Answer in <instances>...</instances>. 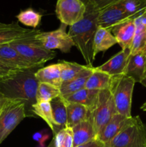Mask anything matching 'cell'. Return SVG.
<instances>
[{
    "label": "cell",
    "mask_w": 146,
    "mask_h": 147,
    "mask_svg": "<svg viewBox=\"0 0 146 147\" xmlns=\"http://www.w3.org/2000/svg\"><path fill=\"white\" fill-rule=\"evenodd\" d=\"M72 131L74 147L88 143L97 139L95 130L91 119H87L71 128Z\"/></svg>",
    "instance_id": "cell-17"
},
{
    "label": "cell",
    "mask_w": 146,
    "mask_h": 147,
    "mask_svg": "<svg viewBox=\"0 0 146 147\" xmlns=\"http://www.w3.org/2000/svg\"><path fill=\"white\" fill-rule=\"evenodd\" d=\"M93 67L87 66L82 72L73 78L68 81L63 82L60 88V93L62 96H67L73 93L78 91L79 90L84 88L87 79L92 72Z\"/></svg>",
    "instance_id": "cell-18"
},
{
    "label": "cell",
    "mask_w": 146,
    "mask_h": 147,
    "mask_svg": "<svg viewBox=\"0 0 146 147\" xmlns=\"http://www.w3.org/2000/svg\"><path fill=\"white\" fill-rule=\"evenodd\" d=\"M119 2L127 15L132 19L135 18L146 10L145 0H120Z\"/></svg>",
    "instance_id": "cell-29"
},
{
    "label": "cell",
    "mask_w": 146,
    "mask_h": 147,
    "mask_svg": "<svg viewBox=\"0 0 146 147\" xmlns=\"http://www.w3.org/2000/svg\"><path fill=\"white\" fill-rule=\"evenodd\" d=\"M58 65L60 66L62 83L72 79L87 67V65H82L74 62H69L66 60H60Z\"/></svg>",
    "instance_id": "cell-26"
},
{
    "label": "cell",
    "mask_w": 146,
    "mask_h": 147,
    "mask_svg": "<svg viewBox=\"0 0 146 147\" xmlns=\"http://www.w3.org/2000/svg\"><path fill=\"white\" fill-rule=\"evenodd\" d=\"M112 76L93 67L92 72L87 79L84 88L89 90H109Z\"/></svg>",
    "instance_id": "cell-22"
},
{
    "label": "cell",
    "mask_w": 146,
    "mask_h": 147,
    "mask_svg": "<svg viewBox=\"0 0 146 147\" xmlns=\"http://www.w3.org/2000/svg\"><path fill=\"white\" fill-rule=\"evenodd\" d=\"M18 72L19 70L12 68L0 61V80L14 76Z\"/></svg>",
    "instance_id": "cell-33"
},
{
    "label": "cell",
    "mask_w": 146,
    "mask_h": 147,
    "mask_svg": "<svg viewBox=\"0 0 146 147\" xmlns=\"http://www.w3.org/2000/svg\"><path fill=\"white\" fill-rule=\"evenodd\" d=\"M130 55V48L124 49L107 60L104 64L96 68L104 72L111 76L125 74L129 57Z\"/></svg>",
    "instance_id": "cell-14"
},
{
    "label": "cell",
    "mask_w": 146,
    "mask_h": 147,
    "mask_svg": "<svg viewBox=\"0 0 146 147\" xmlns=\"http://www.w3.org/2000/svg\"><path fill=\"white\" fill-rule=\"evenodd\" d=\"M99 10L94 9L91 4H87L84 17L78 22L70 26L68 34L74 42L87 66L93 67L95 57L93 54V42L97 29V17Z\"/></svg>",
    "instance_id": "cell-2"
},
{
    "label": "cell",
    "mask_w": 146,
    "mask_h": 147,
    "mask_svg": "<svg viewBox=\"0 0 146 147\" xmlns=\"http://www.w3.org/2000/svg\"><path fill=\"white\" fill-rule=\"evenodd\" d=\"M104 147H111V146H109V145H106V146H104Z\"/></svg>",
    "instance_id": "cell-41"
},
{
    "label": "cell",
    "mask_w": 146,
    "mask_h": 147,
    "mask_svg": "<svg viewBox=\"0 0 146 147\" xmlns=\"http://www.w3.org/2000/svg\"><path fill=\"white\" fill-rule=\"evenodd\" d=\"M117 113L110 90H100L95 103L90 110V119L94 126L97 137L103 127Z\"/></svg>",
    "instance_id": "cell-7"
},
{
    "label": "cell",
    "mask_w": 146,
    "mask_h": 147,
    "mask_svg": "<svg viewBox=\"0 0 146 147\" xmlns=\"http://www.w3.org/2000/svg\"><path fill=\"white\" fill-rule=\"evenodd\" d=\"M99 91L100 90H89V89L84 88L79 90L78 91L72 93L69 96H64V97L62 96V98L68 102L77 103L83 105L88 108L90 111L95 103Z\"/></svg>",
    "instance_id": "cell-23"
},
{
    "label": "cell",
    "mask_w": 146,
    "mask_h": 147,
    "mask_svg": "<svg viewBox=\"0 0 146 147\" xmlns=\"http://www.w3.org/2000/svg\"><path fill=\"white\" fill-rule=\"evenodd\" d=\"M120 0H89L88 4H91L97 10H102V9L117 2Z\"/></svg>",
    "instance_id": "cell-32"
},
{
    "label": "cell",
    "mask_w": 146,
    "mask_h": 147,
    "mask_svg": "<svg viewBox=\"0 0 146 147\" xmlns=\"http://www.w3.org/2000/svg\"><path fill=\"white\" fill-rule=\"evenodd\" d=\"M129 19L132 18L127 15L120 2L117 1L99 11L97 26L111 31L116 25Z\"/></svg>",
    "instance_id": "cell-10"
},
{
    "label": "cell",
    "mask_w": 146,
    "mask_h": 147,
    "mask_svg": "<svg viewBox=\"0 0 146 147\" xmlns=\"http://www.w3.org/2000/svg\"><path fill=\"white\" fill-rule=\"evenodd\" d=\"M41 32L36 29H27L21 27L17 22L10 24L0 23V46L9 44L19 39L35 34Z\"/></svg>",
    "instance_id": "cell-13"
},
{
    "label": "cell",
    "mask_w": 146,
    "mask_h": 147,
    "mask_svg": "<svg viewBox=\"0 0 146 147\" xmlns=\"http://www.w3.org/2000/svg\"><path fill=\"white\" fill-rule=\"evenodd\" d=\"M133 117H126L117 113L111 118L107 124L103 127L97 139L105 145L110 142L133 120Z\"/></svg>",
    "instance_id": "cell-12"
},
{
    "label": "cell",
    "mask_w": 146,
    "mask_h": 147,
    "mask_svg": "<svg viewBox=\"0 0 146 147\" xmlns=\"http://www.w3.org/2000/svg\"><path fill=\"white\" fill-rule=\"evenodd\" d=\"M116 44H117V40L110 30L97 27L93 42L94 57H95L99 53L106 51Z\"/></svg>",
    "instance_id": "cell-20"
},
{
    "label": "cell",
    "mask_w": 146,
    "mask_h": 147,
    "mask_svg": "<svg viewBox=\"0 0 146 147\" xmlns=\"http://www.w3.org/2000/svg\"><path fill=\"white\" fill-rule=\"evenodd\" d=\"M16 17L21 24L35 29L41 22L42 15L40 13L34 11L33 9L28 8L20 11Z\"/></svg>",
    "instance_id": "cell-30"
},
{
    "label": "cell",
    "mask_w": 146,
    "mask_h": 147,
    "mask_svg": "<svg viewBox=\"0 0 146 147\" xmlns=\"http://www.w3.org/2000/svg\"><path fill=\"white\" fill-rule=\"evenodd\" d=\"M53 139L55 147H74L72 131L69 127L63 128L59 131Z\"/></svg>",
    "instance_id": "cell-31"
},
{
    "label": "cell",
    "mask_w": 146,
    "mask_h": 147,
    "mask_svg": "<svg viewBox=\"0 0 146 147\" xmlns=\"http://www.w3.org/2000/svg\"><path fill=\"white\" fill-rule=\"evenodd\" d=\"M86 9L81 0H57L55 12L62 24L71 26L84 17Z\"/></svg>",
    "instance_id": "cell-9"
},
{
    "label": "cell",
    "mask_w": 146,
    "mask_h": 147,
    "mask_svg": "<svg viewBox=\"0 0 146 147\" xmlns=\"http://www.w3.org/2000/svg\"><path fill=\"white\" fill-rule=\"evenodd\" d=\"M47 147H55V145H54V139H53L51 141V142H50V144L48 145V146H47Z\"/></svg>",
    "instance_id": "cell-37"
},
{
    "label": "cell",
    "mask_w": 146,
    "mask_h": 147,
    "mask_svg": "<svg viewBox=\"0 0 146 147\" xmlns=\"http://www.w3.org/2000/svg\"><path fill=\"white\" fill-rule=\"evenodd\" d=\"M0 61L19 71L42 67L27 61L9 44L0 46Z\"/></svg>",
    "instance_id": "cell-11"
},
{
    "label": "cell",
    "mask_w": 146,
    "mask_h": 147,
    "mask_svg": "<svg viewBox=\"0 0 146 147\" xmlns=\"http://www.w3.org/2000/svg\"><path fill=\"white\" fill-rule=\"evenodd\" d=\"M66 27L67 25L62 24L57 30L45 32H40L36 35V37L47 50L57 49L62 53H70L74 44L68 32H66Z\"/></svg>",
    "instance_id": "cell-8"
},
{
    "label": "cell",
    "mask_w": 146,
    "mask_h": 147,
    "mask_svg": "<svg viewBox=\"0 0 146 147\" xmlns=\"http://www.w3.org/2000/svg\"><path fill=\"white\" fill-rule=\"evenodd\" d=\"M50 103L52 106L53 117L58 129L60 131L63 128L67 127V113L64 99L60 96L52 100Z\"/></svg>",
    "instance_id": "cell-25"
},
{
    "label": "cell",
    "mask_w": 146,
    "mask_h": 147,
    "mask_svg": "<svg viewBox=\"0 0 146 147\" xmlns=\"http://www.w3.org/2000/svg\"><path fill=\"white\" fill-rule=\"evenodd\" d=\"M65 103L67 113V127L71 129L80 122L90 119V111L87 107L80 103L67 100H65Z\"/></svg>",
    "instance_id": "cell-19"
},
{
    "label": "cell",
    "mask_w": 146,
    "mask_h": 147,
    "mask_svg": "<svg viewBox=\"0 0 146 147\" xmlns=\"http://www.w3.org/2000/svg\"><path fill=\"white\" fill-rule=\"evenodd\" d=\"M4 98H5V97H4V96H3V95L1 94V93H0V103H1V102L2 101V100H3V99H4Z\"/></svg>",
    "instance_id": "cell-39"
},
{
    "label": "cell",
    "mask_w": 146,
    "mask_h": 147,
    "mask_svg": "<svg viewBox=\"0 0 146 147\" xmlns=\"http://www.w3.org/2000/svg\"><path fill=\"white\" fill-rule=\"evenodd\" d=\"M111 147H146V124L140 116H134L109 144Z\"/></svg>",
    "instance_id": "cell-6"
},
{
    "label": "cell",
    "mask_w": 146,
    "mask_h": 147,
    "mask_svg": "<svg viewBox=\"0 0 146 147\" xmlns=\"http://www.w3.org/2000/svg\"><path fill=\"white\" fill-rule=\"evenodd\" d=\"M146 71V52L130 54L125 75L135 83H141Z\"/></svg>",
    "instance_id": "cell-16"
},
{
    "label": "cell",
    "mask_w": 146,
    "mask_h": 147,
    "mask_svg": "<svg viewBox=\"0 0 146 147\" xmlns=\"http://www.w3.org/2000/svg\"><path fill=\"white\" fill-rule=\"evenodd\" d=\"M61 96L59 88L45 83H39L37 90V102H50Z\"/></svg>",
    "instance_id": "cell-27"
},
{
    "label": "cell",
    "mask_w": 146,
    "mask_h": 147,
    "mask_svg": "<svg viewBox=\"0 0 146 147\" xmlns=\"http://www.w3.org/2000/svg\"><path fill=\"white\" fill-rule=\"evenodd\" d=\"M32 113L34 116H39L47 123L54 136L60 131L53 117L50 102H37L32 106Z\"/></svg>",
    "instance_id": "cell-24"
},
{
    "label": "cell",
    "mask_w": 146,
    "mask_h": 147,
    "mask_svg": "<svg viewBox=\"0 0 146 147\" xmlns=\"http://www.w3.org/2000/svg\"><path fill=\"white\" fill-rule=\"evenodd\" d=\"M32 138L34 140L36 141V142H40V144H42L43 142H45V141L48 139L49 135L47 134L44 131H42L36 132V133L32 136Z\"/></svg>",
    "instance_id": "cell-34"
},
{
    "label": "cell",
    "mask_w": 146,
    "mask_h": 147,
    "mask_svg": "<svg viewBox=\"0 0 146 147\" xmlns=\"http://www.w3.org/2000/svg\"><path fill=\"white\" fill-rule=\"evenodd\" d=\"M41 67H35L0 80V93L5 98L21 100L25 105L27 116H34L32 106L37 103V90L39 82L35 73Z\"/></svg>",
    "instance_id": "cell-1"
},
{
    "label": "cell",
    "mask_w": 146,
    "mask_h": 147,
    "mask_svg": "<svg viewBox=\"0 0 146 147\" xmlns=\"http://www.w3.org/2000/svg\"><path fill=\"white\" fill-rule=\"evenodd\" d=\"M117 44L122 50L130 48L135 32V25L133 19H129L116 25L111 30Z\"/></svg>",
    "instance_id": "cell-15"
},
{
    "label": "cell",
    "mask_w": 146,
    "mask_h": 147,
    "mask_svg": "<svg viewBox=\"0 0 146 147\" xmlns=\"http://www.w3.org/2000/svg\"><path fill=\"white\" fill-rule=\"evenodd\" d=\"M35 78L39 83H48L59 88L62 83L58 63L38 69L35 73Z\"/></svg>",
    "instance_id": "cell-21"
},
{
    "label": "cell",
    "mask_w": 146,
    "mask_h": 147,
    "mask_svg": "<svg viewBox=\"0 0 146 147\" xmlns=\"http://www.w3.org/2000/svg\"><path fill=\"white\" fill-rule=\"evenodd\" d=\"M145 1H146V0H145Z\"/></svg>",
    "instance_id": "cell-42"
},
{
    "label": "cell",
    "mask_w": 146,
    "mask_h": 147,
    "mask_svg": "<svg viewBox=\"0 0 146 147\" xmlns=\"http://www.w3.org/2000/svg\"><path fill=\"white\" fill-rule=\"evenodd\" d=\"M141 83L142 85H143V86H145V87L146 88V71H145V76H144V78H143V80L141 81Z\"/></svg>",
    "instance_id": "cell-36"
},
{
    "label": "cell",
    "mask_w": 146,
    "mask_h": 147,
    "mask_svg": "<svg viewBox=\"0 0 146 147\" xmlns=\"http://www.w3.org/2000/svg\"><path fill=\"white\" fill-rule=\"evenodd\" d=\"M106 145L103 144L102 142H100L97 139H94V140L91 141V142H88V143L80 145L75 147H104Z\"/></svg>",
    "instance_id": "cell-35"
},
{
    "label": "cell",
    "mask_w": 146,
    "mask_h": 147,
    "mask_svg": "<svg viewBox=\"0 0 146 147\" xmlns=\"http://www.w3.org/2000/svg\"><path fill=\"white\" fill-rule=\"evenodd\" d=\"M81 1H83V2H84L86 5H87V4L89 3V0H81Z\"/></svg>",
    "instance_id": "cell-40"
},
{
    "label": "cell",
    "mask_w": 146,
    "mask_h": 147,
    "mask_svg": "<svg viewBox=\"0 0 146 147\" xmlns=\"http://www.w3.org/2000/svg\"><path fill=\"white\" fill-rule=\"evenodd\" d=\"M140 109H141V110L144 111H146V101L143 103V105L141 106V108H140Z\"/></svg>",
    "instance_id": "cell-38"
},
{
    "label": "cell",
    "mask_w": 146,
    "mask_h": 147,
    "mask_svg": "<svg viewBox=\"0 0 146 147\" xmlns=\"http://www.w3.org/2000/svg\"><path fill=\"white\" fill-rule=\"evenodd\" d=\"M37 34L19 39L9 45L27 61L42 67L46 62L54 58L57 54L53 50H47L43 46L36 37Z\"/></svg>",
    "instance_id": "cell-5"
},
{
    "label": "cell",
    "mask_w": 146,
    "mask_h": 147,
    "mask_svg": "<svg viewBox=\"0 0 146 147\" xmlns=\"http://www.w3.org/2000/svg\"><path fill=\"white\" fill-rule=\"evenodd\" d=\"M135 82L125 74L112 76L109 88L117 112L126 117H132L131 106Z\"/></svg>",
    "instance_id": "cell-4"
},
{
    "label": "cell",
    "mask_w": 146,
    "mask_h": 147,
    "mask_svg": "<svg viewBox=\"0 0 146 147\" xmlns=\"http://www.w3.org/2000/svg\"><path fill=\"white\" fill-rule=\"evenodd\" d=\"M130 50L132 55L146 52V27L135 25V32Z\"/></svg>",
    "instance_id": "cell-28"
},
{
    "label": "cell",
    "mask_w": 146,
    "mask_h": 147,
    "mask_svg": "<svg viewBox=\"0 0 146 147\" xmlns=\"http://www.w3.org/2000/svg\"><path fill=\"white\" fill-rule=\"evenodd\" d=\"M27 117L21 100L4 98L0 103V144Z\"/></svg>",
    "instance_id": "cell-3"
}]
</instances>
